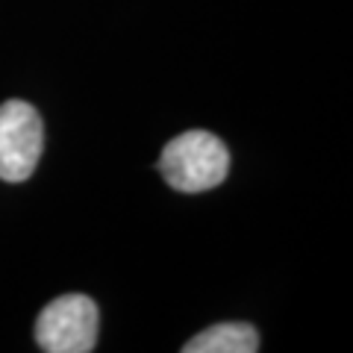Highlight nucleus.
<instances>
[{
  "label": "nucleus",
  "mask_w": 353,
  "mask_h": 353,
  "mask_svg": "<svg viewBox=\"0 0 353 353\" xmlns=\"http://www.w3.org/2000/svg\"><path fill=\"white\" fill-rule=\"evenodd\" d=\"M259 333L245 321L212 324L183 345V353H256Z\"/></svg>",
  "instance_id": "nucleus-4"
},
{
  "label": "nucleus",
  "mask_w": 353,
  "mask_h": 353,
  "mask_svg": "<svg viewBox=\"0 0 353 353\" xmlns=\"http://www.w3.org/2000/svg\"><path fill=\"white\" fill-rule=\"evenodd\" d=\"M101 312L88 294H62L36 318V345L44 353H88L97 345Z\"/></svg>",
  "instance_id": "nucleus-2"
},
{
  "label": "nucleus",
  "mask_w": 353,
  "mask_h": 353,
  "mask_svg": "<svg viewBox=\"0 0 353 353\" xmlns=\"http://www.w3.org/2000/svg\"><path fill=\"white\" fill-rule=\"evenodd\" d=\"M157 168L174 192L201 194L209 189H218L227 180L230 150L215 132L185 130L162 148Z\"/></svg>",
  "instance_id": "nucleus-1"
},
{
  "label": "nucleus",
  "mask_w": 353,
  "mask_h": 353,
  "mask_svg": "<svg viewBox=\"0 0 353 353\" xmlns=\"http://www.w3.org/2000/svg\"><path fill=\"white\" fill-rule=\"evenodd\" d=\"M44 150V124L27 101L0 103V180L24 183Z\"/></svg>",
  "instance_id": "nucleus-3"
}]
</instances>
